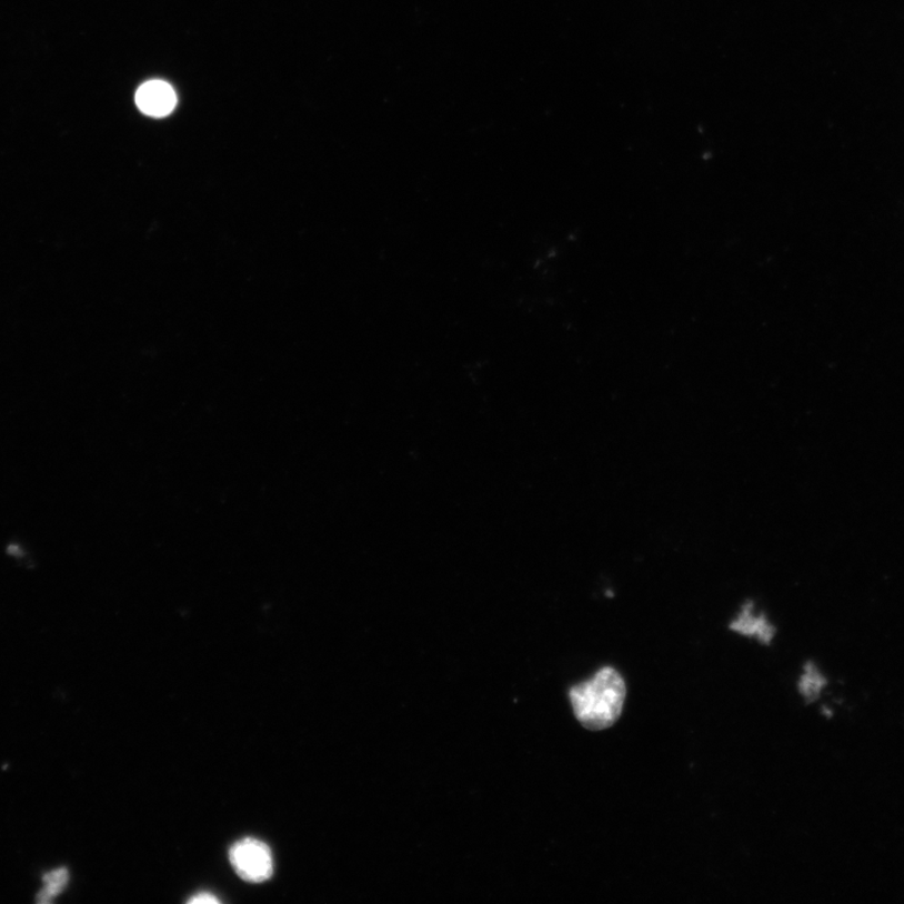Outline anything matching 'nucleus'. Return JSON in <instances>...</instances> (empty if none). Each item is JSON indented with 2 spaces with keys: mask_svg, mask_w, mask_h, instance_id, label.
I'll return each mask as SVG.
<instances>
[{
  "mask_svg": "<svg viewBox=\"0 0 904 904\" xmlns=\"http://www.w3.org/2000/svg\"><path fill=\"white\" fill-rule=\"evenodd\" d=\"M627 689L621 673L603 667L590 681L570 690L574 715L589 730L601 731L613 726L622 715Z\"/></svg>",
  "mask_w": 904,
  "mask_h": 904,
  "instance_id": "f257e3e1",
  "label": "nucleus"
},
{
  "mask_svg": "<svg viewBox=\"0 0 904 904\" xmlns=\"http://www.w3.org/2000/svg\"><path fill=\"white\" fill-rule=\"evenodd\" d=\"M229 858L239 877L247 882L262 883L273 875L272 851L262 841H239L230 850Z\"/></svg>",
  "mask_w": 904,
  "mask_h": 904,
  "instance_id": "f03ea898",
  "label": "nucleus"
},
{
  "mask_svg": "<svg viewBox=\"0 0 904 904\" xmlns=\"http://www.w3.org/2000/svg\"><path fill=\"white\" fill-rule=\"evenodd\" d=\"M137 104L148 117L165 118L175 109L177 94L165 81H149L139 89Z\"/></svg>",
  "mask_w": 904,
  "mask_h": 904,
  "instance_id": "7ed1b4c3",
  "label": "nucleus"
},
{
  "mask_svg": "<svg viewBox=\"0 0 904 904\" xmlns=\"http://www.w3.org/2000/svg\"><path fill=\"white\" fill-rule=\"evenodd\" d=\"M731 630L745 634V636H755L760 642L769 644L775 636V629L772 626L764 614L755 613V605L753 602H747L743 605L737 617L731 623Z\"/></svg>",
  "mask_w": 904,
  "mask_h": 904,
  "instance_id": "20e7f679",
  "label": "nucleus"
},
{
  "mask_svg": "<svg viewBox=\"0 0 904 904\" xmlns=\"http://www.w3.org/2000/svg\"><path fill=\"white\" fill-rule=\"evenodd\" d=\"M69 880L70 873L66 868L48 873L43 878L46 887L38 894L37 901L40 903L52 902L63 891Z\"/></svg>",
  "mask_w": 904,
  "mask_h": 904,
  "instance_id": "39448f33",
  "label": "nucleus"
},
{
  "mask_svg": "<svg viewBox=\"0 0 904 904\" xmlns=\"http://www.w3.org/2000/svg\"><path fill=\"white\" fill-rule=\"evenodd\" d=\"M824 686L825 679L821 675V672L814 665H806L800 684L802 695L806 701L812 702L820 697Z\"/></svg>",
  "mask_w": 904,
  "mask_h": 904,
  "instance_id": "423d86ee",
  "label": "nucleus"
},
{
  "mask_svg": "<svg viewBox=\"0 0 904 904\" xmlns=\"http://www.w3.org/2000/svg\"><path fill=\"white\" fill-rule=\"evenodd\" d=\"M191 904H217L220 901L214 896V894L210 893H199L195 897L189 900Z\"/></svg>",
  "mask_w": 904,
  "mask_h": 904,
  "instance_id": "0eeeda50",
  "label": "nucleus"
}]
</instances>
